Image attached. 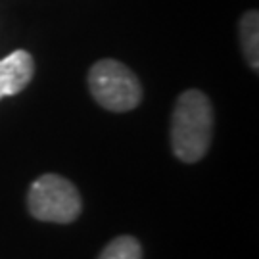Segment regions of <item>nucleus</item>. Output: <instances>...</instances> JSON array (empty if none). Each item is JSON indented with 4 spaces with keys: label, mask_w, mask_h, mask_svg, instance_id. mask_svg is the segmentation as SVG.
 Listing matches in <instances>:
<instances>
[{
    "label": "nucleus",
    "mask_w": 259,
    "mask_h": 259,
    "mask_svg": "<svg viewBox=\"0 0 259 259\" xmlns=\"http://www.w3.org/2000/svg\"><path fill=\"white\" fill-rule=\"evenodd\" d=\"M259 16L255 10L246 12L240 19V38H242V50L248 60V65L257 69L259 67Z\"/></svg>",
    "instance_id": "nucleus-5"
},
{
    "label": "nucleus",
    "mask_w": 259,
    "mask_h": 259,
    "mask_svg": "<svg viewBox=\"0 0 259 259\" xmlns=\"http://www.w3.org/2000/svg\"><path fill=\"white\" fill-rule=\"evenodd\" d=\"M29 213L47 223H73L83 209L81 194L71 181L48 173L31 185L27 196Z\"/></svg>",
    "instance_id": "nucleus-3"
},
{
    "label": "nucleus",
    "mask_w": 259,
    "mask_h": 259,
    "mask_svg": "<svg viewBox=\"0 0 259 259\" xmlns=\"http://www.w3.org/2000/svg\"><path fill=\"white\" fill-rule=\"evenodd\" d=\"M35 75L33 56L25 50H16L0 60V100L19 94Z\"/></svg>",
    "instance_id": "nucleus-4"
},
{
    "label": "nucleus",
    "mask_w": 259,
    "mask_h": 259,
    "mask_svg": "<svg viewBox=\"0 0 259 259\" xmlns=\"http://www.w3.org/2000/svg\"><path fill=\"white\" fill-rule=\"evenodd\" d=\"M213 137V108L202 91H185L171 115V148L181 161L196 163L207 154Z\"/></svg>",
    "instance_id": "nucleus-1"
},
{
    "label": "nucleus",
    "mask_w": 259,
    "mask_h": 259,
    "mask_svg": "<svg viewBox=\"0 0 259 259\" xmlns=\"http://www.w3.org/2000/svg\"><path fill=\"white\" fill-rule=\"evenodd\" d=\"M98 259H142V248L137 238L119 236L104 248Z\"/></svg>",
    "instance_id": "nucleus-6"
},
{
    "label": "nucleus",
    "mask_w": 259,
    "mask_h": 259,
    "mask_svg": "<svg viewBox=\"0 0 259 259\" xmlns=\"http://www.w3.org/2000/svg\"><path fill=\"white\" fill-rule=\"evenodd\" d=\"M89 89L96 102L108 111H131L142 100L139 77L117 60H98L89 71Z\"/></svg>",
    "instance_id": "nucleus-2"
}]
</instances>
